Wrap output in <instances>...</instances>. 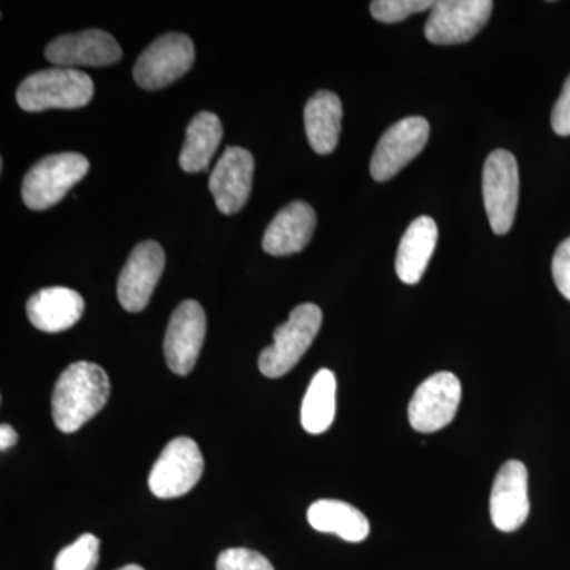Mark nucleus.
<instances>
[{"label": "nucleus", "instance_id": "obj_1", "mask_svg": "<svg viewBox=\"0 0 570 570\" xmlns=\"http://www.w3.org/2000/svg\"><path fill=\"white\" fill-rule=\"evenodd\" d=\"M110 397V379L102 366L77 362L59 376L52 392V420L62 433H75L96 417Z\"/></svg>", "mask_w": 570, "mask_h": 570}, {"label": "nucleus", "instance_id": "obj_2", "mask_svg": "<svg viewBox=\"0 0 570 570\" xmlns=\"http://www.w3.org/2000/svg\"><path fill=\"white\" fill-rule=\"evenodd\" d=\"M92 96L94 82L89 75L52 67L26 78L18 88L17 102L29 112L75 110L91 102Z\"/></svg>", "mask_w": 570, "mask_h": 570}, {"label": "nucleus", "instance_id": "obj_3", "mask_svg": "<svg viewBox=\"0 0 570 570\" xmlns=\"http://www.w3.org/2000/svg\"><path fill=\"white\" fill-rule=\"evenodd\" d=\"M322 311L313 303L296 306L291 317L277 326L273 346L264 348L258 356V370L269 379L283 377L291 373L296 363L313 346L322 326Z\"/></svg>", "mask_w": 570, "mask_h": 570}, {"label": "nucleus", "instance_id": "obj_4", "mask_svg": "<svg viewBox=\"0 0 570 570\" xmlns=\"http://www.w3.org/2000/svg\"><path fill=\"white\" fill-rule=\"evenodd\" d=\"M89 171V160L77 153L52 154L39 160L22 181V202L33 212L58 205Z\"/></svg>", "mask_w": 570, "mask_h": 570}, {"label": "nucleus", "instance_id": "obj_5", "mask_svg": "<svg viewBox=\"0 0 570 570\" xmlns=\"http://www.w3.org/2000/svg\"><path fill=\"white\" fill-rule=\"evenodd\" d=\"M205 461L194 439L181 436L168 442L149 472V490L156 498L184 497L200 482Z\"/></svg>", "mask_w": 570, "mask_h": 570}, {"label": "nucleus", "instance_id": "obj_6", "mask_svg": "<svg viewBox=\"0 0 570 570\" xmlns=\"http://www.w3.org/2000/svg\"><path fill=\"white\" fill-rule=\"evenodd\" d=\"M519 165L512 153L497 149L483 167V204L494 234L505 235L515 220L519 206Z\"/></svg>", "mask_w": 570, "mask_h": 570}, {"label": "nucleus", "instance_id": "obj_7", "mask_svg": "<svg viewBox=\"0 0 570 570\" xmlns=\"http://www.w3.org/2000/svg\"><path fill=\"white\" fill-rule=\"evenodd\" d=\"M194 61V43L189 37L165 33L141 52L134 67L135 81L146 91L167 88L193 69Z\"/></svg>", "mask_w": 570, "mask_h": 570}, {"label": "nucleus", "instance_id": "obj_8", "mask_svg": "<svg viewBox=\"0 0 570 570\" xmlns=\"http://www.w3.org/2000/svg\"><path fill=\"white\" fill-rule=\"evenodd\" d=\"M460 401V379L448 371L433 374L415 390L409 403V423L419 433H436L453 422Z\"/></svg>", "mask_w": 570, "mask_h": 570}, {"label": "nucleus", "instance_id": "obj_9", "mask_svg": "<svg viewBox=\"0 0 570 570\" xmlns=\"http://www.w3.org/2000/svg\"><path fill=\"white\" fill-rule=\"evenodd\" d=\"M491 0H441L434 2L425 37L434 45H456L474 39L490 20Z\"/></svg>", "mask_w": 570, "mask_h": 570}, {"label": "nucleus", "instance_id": "obj_10", "mask_svg": "<svg viewBox=\"0 0 570 570\" xmlns=\"http://www.w3.org/2000/svg\"><path fill=\"white\" fill-rule=\"evenodd\" d=\"M430 138V124L425 118L412 116L401 119L382 135L371 159V176L377 183L389 181L411 164Z\"/></svg>", "mask_w": 570, "mask_h": 570}, {"label": "nucleus", "instance_id": "obj_11", "mask_svg": "<svg viewBox=\"0 0 570 570\" xmlns=\"http://www.w3.org/2000/svg\"><path fill=\"white\" fill-rule=\"evenodd\" d=\"M206 316L204 307L195 299H186L171 314L165 333L164 354L167 365L178 376L194 370L204 346Z\"/></svg>", "mask_w": 570, "mask_h": 570}, {"label": "nucleus", "instance_id": "obj_12", "mask_svg": "<svg viewBox=\"0 0 570 570\" xmlns=\"http://www.w3.org/2000/svg\"><path fill=\"white\" fill-rule=\"evenodd\" d=\"M164 268L165 253L159 243L142 242L134 247L118 279V299L127 313H140L148 306Z\"/></svg>", "mask_w": 570, "mask_h": 570}, {"label": "nucleus", "instance_id": "obj_13", "mask_svg": "<svg viewBox=\"0 0 570 570\" xmlns=\"http://www.w3.org/2000/svg\"><path fill=\"white\" fill-rule=\"evenodd\" d=\"M254 156L239 146H228L209 176L217 209L225 216L242 212L249 200L254 178Z\"/></svg>", "mask_w": 570, "mask_h": 570}, {"label": "nucleus", "instance_id": "obj_14", "mask_svg": "<svg viewBox=\"0 0 570 570\" xmlns=\"http://www.w3.org/2000/svg\"><path fill=\"white\" fill-rule=\"evenodd\" d=\"M528 469L521 461L510 460L499 469L490 498V515L494 527L502 532H513L523 527L530 517Z\"/></svg>", "mask_w": 570, "mask_h": 570}, {"label": "nucleus", "instance_id": "obj_15", "mask_svg": "<svg viewBox=\"0 0 570 570\" xmlns=\"http://www.w3.org/2000/svg\"><path fill=\"white\" fill-rule=\"evenodd\" d=\"M48 61L56 67H107L121 61L122 50L111 33L89 29L80 33L58 37L45 50Z\"/></svg>", "mask_w": 570, "mask_h": 570}, {"label": "nucleus", "instance_id": "obj_16", "mask_svg": "<svg viewBox=\"0 0 570 570\" xmlns=\"http://www.w3.org/2000/svg\"><path fill=\"white\" fill-rule=\"evenodd\" d=\"M316 220L313 206L306 202H292L266 228L262 242L265 253L276 257L302 253L313 238Z\"/></svg>", "mask_w": 570, "mask_h": 570}, {"label": "nucleus", "instance_id": "obj_17", "mask_svg": "<svg viewBox=\"0 0 570 570\" xmlns=\"http://www.w3.org/2000/svg\"><path fill=\"white\" fill-rule=\"evenodd\" d=\"M28 317L37 330L61 333L71 328L85 314V299L67 287L41 288L29 298Z\"/></svg>", "mask_w": 570, "mask_h": 570}, {"label": "nucleus", "instance_id": "obj_18", "mask_svg": "<svg viewBox=\"0 0 570 570\" xmlns=\"http://www.w3.org/2000/svg\"><path fill=\"white\" fill-rule=\"evenodd\" d=\"M438 225L422 216L409 225L396 254V275L404 284L415 285L425 275L438 245Z\"/></svg>", "mask_w": 570, "mask_h": 570}, {"label": "nucleus", "instance_id": "obj_19", "mask_svg": "<svg viewBox=\"0 0 570 570\" xmlns=\"http://www.w3.org/2000/svg\"><path fill=\"white\" fill-rule=\"evenodd\" d=\"M307 523L346 542H363L370 535V521L354 505L337 499H321L307 509Z\"/></svg>", "mask_w": 570, "mask_h": 570}, {"label": "nucleus", "instance_id": "obj_20", "mask_svg": "<svg viewBox=\"0 0 570 570\" xmlns=\"http://www.w3.org/2000/svg\"><path fill=\"white\" fill-rule=\"evenodd\" d=\"M343 105L340 97L330 91H318L307 100L305 129L311 148L321 156L335 151L340 141Z\"/></svg>", "mask_w": 570, "mask_h": 570}, {"label": "nucleus", "instance_id": "obj_21", "mask_svg": "<svg viewBox=\"0 0 570 570\" xmlns=\"http://www.w3.org/2000/svg\"><path fill=\"white\" fill-rule=\"evenodd\" d=\"M223 122L214 112L202 111L187 127L186 141L179 154V165L187 174H200L208 168L214 153L223 141Z\"/></svg>", "mask_w": 570, "mask_h": 570}, {"label": "nucleus", "instance_id": "obj_22", "mask_svg": "<svg viewBox=\"0 0 570 570\" xmlns=\"http://www.w3.org/2000/svg\"><path fill=\"white\" fill-rule=\"evenodd\" d=\"M336 414V377L330 370L317 371L302 404V425L307 433L322 434Z\"/></svg>", "mask_w": 570, "mask_h": 570}, {"label": "nucleus", "instance_id": "obj_23", "mask_svg": "<svg viewBox=\"0 0 570 570\" xmlns=\"http://www.w3.org/2000/svg\"><path fill=\"white\" fill-rule=\"evenodd\" d=\"M100 540L94 534H82L71 546L59 551L55 570H96L99 564Z\"/></svg>", "mask_w": 570, "mask_h": 570}, {"label": "nucleus", "instance_id": "obj_24", "mask_svg": "<svg viewBox=\"0 0 570 570\" xmlns=\"http://www.w3.org/2000/svg\"><path fill=\"white\" fill-rule=\"evenodd\" d=\"M434 2L430 0H376L371 3V14L374 20L385 22V24H395L404 21L411 14L422 13V11L433 9Z\"/></svg>", "mask_w": 570, "mask_h": 570}, {"label": "nucleus", "instance_id": "obj_25", "mask_svg": "<svg viewBox=\"0 0 570 570\" xmlns=\"http://www.w3.org/2000/svg\"><path fill=\"white\" fill-rule=\"evenodd\" d=\"M217 570H275L268 558L249 549H227L219 554Z\"/></svg>", "mask_w": 570, "mask_h": 570}, {"label": "nucleus", "instance_id": "obj_26", "mask_svg": "<svg viewBox=\"0 0 570 570\" xmlns=\"http://www.w3.org/2000/svg\"><path fill=\"white\" fill-rule=\"evenodd\" d=\"M551 272L558 291L570 302V238L564 239L554 253Z\"/></svg>", "mask_w": 570, "mask_h": 570}, {"label": "nucleus", "instance_id": "obj_27", "mask_svg": "<svg viewBox=\"0 0 570 570\" xmlns=\"http://www.w3.org/2000/svg\"><path fill=\"white\" fill-rule=\"evenodd\" d=\"M551 127L561 137L570 135V75L562 86L560 99L557 100L553 111H551Z\"/></svg>", "mask_w": 570, "mask_h": 570}, {"label": "nucleus", "instance_id": "obj_28", "mask_svg": "<svg viewBox=\"0 0 570 570\" xmlns=\"http://www.w3.org/2000/svg\"><path fill=\"white\" fill-rule=\"evenodd\" d=\"M18 442V433L13 430L10 425H2L0 428V450L2 452H6V450H9L13 448V445H17Z\"/></svg>", "mask_w": 570, "mask_h": 570}, {"label": "nucleus", "instance_id": "obj_29", "mask_svg": "<svg viewBox=\"0 0 570 570\" xmlns=\"http://www.w3.org/2000/svg\"><path fill=\"white\" fill-rule=\"evenodd\" d=\"M116 570H145V569H142L141 566H138V564H127V566H124V568L116 569Z\"/></svg>", "mask_w": 570, "mask_h": 570}]
</instances>
